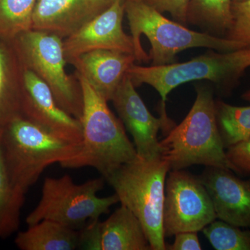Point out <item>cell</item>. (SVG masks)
<instances>
[{"label":"cell","instance_id":"1","mask_svg":"<svg viewBox=\"0 0 250 250\" xmlns=\"http://www.w3.org/2000/svg\"><path fill=\"white\" fill-rule=\"evenodd\" d=\"M125 12L134 42L136 61H151V65L173 63L177 54L188 49L204 47L229 52L245 47L236 41L191 30L170 21L144 0H126Z\"/></svg>","mask_w":250,"mask_h":250},{"label":"cell","instance_id":"2","mask_svg":"<svg viewBox=\"0 0 250 250\" xmlns=\"http://www.w3.org/2000/svg\"><path fill=\"white\" fill-rule=\"evenodd\" d=\"M75 75L80 81L83 96L80 121L82 141L79 152L60 166L71 169L93 167L106 180L121 166L137 159V152L121 119L108 107V102L83 77L76 72Z\"/></svg>","mask_w":250,"mask_h":250},{"label":"cell","instance_id":"3","mask_svg":"<svg viewBox=\"0 0 250 250\" xmlns=\"http://www.w3.org/2000/svg\"><path fill=\"white\" fill-rule=\"evenodd\" d=\"M196 92L195 103L183 121L159 141L161 157L170 170L203 165L233 171L219 132L213 91L199 85Z\"/></svg>","mask_w":250,"mask_h":250},{"label":"cell","instance_id":"4","mask_svg":"<svg viewBox=\"0 0 250 250\" xmlns=\"http://www.w3.org/2000/svg\"><path fill=\"white\" fill-rule=\"evenodd\" d=\"M0 145L10 179L27 193L47 167L75 156L81 143L65 141L19 116L1 131Z\"/></svg>","mask_w":250,"mask_h":250},{"label":"cell","instance_id":"5","mask_svg":"<svg viewBox=\"0 0 250 250\" xmlns=\"http://www.w3.org/2000/svg\"><path fill=\"white\" fill-rule=\"evenodd\" d=\"M167 161L137 159L121 166L106 181L114 189L119 202L139 219L152 250H165L164 204Z\"/></svg>","mask_w":250,"mask_h":250},{"label":"cell","instance_id":"6","mask_svg":"<svg viewBox=\"0 0 250 250\" xmlns=\"http://www.w3.org/2000/svg\"><path fill=\"white\" fill-rule=\"evenodd\" d=\"M249 67L250 48L229 52L211 49L186 62L150 66L134 63L127 75L136 88L144 83L153 87L165 105L172 90L193 81H210L223 90H230Z\"/></svg>","mask_w":250,"mask_h":250},{"label":"cell","instance_id":"7","mask_svg":"<svg viewBox=\"0 0 250 250\" xmlns=\"http://www.w3.org/2000/svg\"><path fill=\"white\" fill-rule=\"evenodd\" d=\"M104 179H90L76 184L68 174L60 178L46 177L42 184L41 198L35 208L26 218L28 226L42 220H49L77 229L86 224L100 220L119 202L116 193L100 197Z\"/></svg>","mask_w":250,"mask_h":250},{"label":"cell","instance_id":"8","mask_svg":"<svg viewBox=\"0 0 250 250\" xmlns=\"http://www.w3.org/2000/svg\"><path fill=\"white\" fill-rule=\"evenodd\" d=\"M24 67L48 85L59 106L82 119L83 96L76 75H67L63 39L45 31L30 30L13 40Z\"/></svg>","mask_w":250,"mask_h":250},{"label":"cell","instance_id":"9","mask_svg":"<svg viewBox=\"0 0 250 250\" xmlns=\"http://www.w3.org/2000/svg\"><path fill=\"white\" fill-rule=\"evenodd\" d=\"M216 219L213 202L200 177L184 169L171 170L166 181L164 236L198 232Z\"/></svg>","mask_w":250,"mask_h":250},{"label":"cell","instance_id":"10","mask_svg":"<svg viewBox=\"0 0 250 250\" xmlns=\"http://www.w3.org/2000/svg\"><path fill=\"white\" fill-rule=\"evenodd\" d=\"M111 101L120 119L134 139L137 155L145 160L161 157L159 130L170 131L175 126L167 116L165 107L156 118L145 104L127 73L122 81Z\"/></svg>","mask_w":250,"mask_h":250},{"label":"cell","instance_id":"11","mask_svg":"<svg viewBox=\"0 0 250 250\" xmlns=\"http://www.w3.org/2000/svg\"><path fill=\"white\" fill-rule=\"evenodd\" d=\"M125 14V2L116 0L107 9L63 39L67 63L82 54L97 49L121 51L135 56L132 37L127 35L123 27Z\"/></svg>","mask_w":250,"mask_h":250},{"label":"cell","instance_id":"12","mask_svg":"<svg viewBox=\"0 0 250 250\" xmlns=\"http://www.w3.org/2000/svg\"><path fill=\"white\" fill-rule=\"evenodd\" d=\"M22 116L51 134L80 144L82 126L80 120L62 109L45 82L24 68Z\"/></svg>","mask_w":250,"mask_h":250},{"label":"cell","instance_id":"13","mask_svg":"<svg viewBox=\"0 0 250 250\" xmlns=\"http://www.w3.org/2000/svg\"><path fill=\"white\" fill-rule=\"evenodd\" d=\"M88 250H152L141 222L124 205L104 221L95 220L80 231V246Z\"/></svg>","mask_w":250,"mask_h":250},{"label":"cell","instance_id":"14","mask_svg":"<svg viewBox=\"0 0 250 250\" xmlns=\"http://www.w3.org/2000/svg\"><path fill=\"white\" fill-rule=\"evenodd\" d=\"M229 169L206 167L200 180L209 194L217 219L242 228H250V181Z\"/></svg>","mask_w":250,"mask_h":250},{"label":"cell","instance_id":"15","mask_svg":"<svg viewBox=\"0 0 250 250\" xmlns=\"http://www.w3.org/2000/svg\"><path fill=\"white\" fill-rule=\"evenodd\" d=\"M111 5L107 0H37L32 29L65 39Z\"/></svg>","mask_w":250,"mask_h":250},{"label":"cell","instance_id":"16","mask_svg":"<svg viewBox=\"0 0 250 250\" xmlns=\"http://www.w3.org/2000/svg\"><path fill=\"white\" fill-rule=\"evenodd\" d=\"M136 61L134 54L97 49L82 54L69 64L75 67V72L83 77L100 96L109 102Z\"/></svg>","mask_w":250,"mask_h":250},{"label":"cell","instance_id":"17","mask_svg":"<svg viewBox=\"0 0 250 250\" xmlns=\"http://www.w3.org/2000/svg\"><path fill=\"white\" fill-rule=\"evenodd\" d=\"M24 68L13 41L0 39V133L22 116Z\"/></svg>","mask_w":250,"mask_h":250},{"label":"cell","instance_id":"18","mask_svg":"<svg viewBox=\"0 0 250 250\" xmlns=\"http://www.w3.org/2000/svg\"><path fill=\"white\" fill-rule=\"evenodd\" d=\"M15 244L21 250H74L80 248V231L42 220L20 231Z\"/></svg>","mask_w":250,"mask_h":250},{"label":"cell","instance_id":"19","mask_svg":"<svg viewBox=\"0 0 250 250\" xmlns=\"http://www.w3.org/2000/svg\"><path fill=\"white\" fill-rule=\"evenodd\" d=\"M233 0H191L187 24L211 35L225 37L232 22Z\"/></svg>","mask_w":250,"mask_h":250},{"label":"cell","instance_id":"20","mask_svg":"<svg viewBox=\"0 0 250 250\" xmlns=\"http://www.w3.org/2000/svg\"><path fill=\"white\" fill-rule=\"evenodd\" d=\"M25 194L10 179L0 145V239L7 238L19 229Z\"/></svg>","mask_w":250,"mask_h":250},{"label":"cell","instance_id":"21","mask_svg":"<svg viewBox=\"0 0 250 250\" xmlns=\"http://www.w3.org/2000/svg\"><path fill=\"white\" fill-rule=\"evenodd\" d=\"M215 116L225 149L250 137V106H236L215 101Z\"/></svg>","mask_w":250,"mask_h":250},{"label":"cell","instance_id":"22","mask_svg":"<svg viewBox=\"0 0 250 250\" xmlns=\"http://www.w3.org/2000/svg\"><path fill=\"white\" fill-rule=\"evenodd\" d=\"M37 0H0V39L13 41L32 29Z\"/></svg>","mask_w":250,"mask_h":250},{"label":"cell","instance_id":"23","mask_svg":"<svg viewBox=\"0 0 250 250\" xmlns=\"http://www.w3.org/2000/svg\"><path fill=\"white\" fill-rule=\"evenodd\" d=\"M202 231L215 250H250V230L216 219Z\"/></svg>","mask_w":250,"mask_h":250},{"label":"cell","instance_id":"24","mask_svg":"<svg viewBox=\"0 0 250 250\" xmlns=\"http://www.w3.org/2000/svg\"><path fill=\"white\" fill-rule=\"evenodd\" d=\"M232 22L225 38L250 48V0L233 1Z\"/></svg>","mask_w":250,"mask_h":250},{"label":"cell","instance_id":"25","mask_svg":"<svg viewBox=\"0 0 250 250\" xmlns=\"http://www.w3.org/2000/svg\"><path fill=\"white\" fill-rule=\"evenodd\" d=\"M226 156L238 174H250V137L227 148Z\"/></svg>","mask_w":250,"mask_h":250},{"label":"cell","instance_id":"26","mask_svg":"<svg viewBox=\"0 0 250 250\" xmlns=\"http://www.w3.org/2000/svg\"><path fill=\"white\" fill-rule=\"evenodd\" d=\"M191 0H146V2L161 14L169 13L172 18L182 24H187V12Z\"/></svg>","mask_w":250,"mask_h":250},{"label":"cell","instance_id":"27","mask_svg":"<svg viewBox=\"0 0 250 250\" xmlns=\"http://www.w3.org/2000/svg\"><path fill=\"white\" fill-rule=\"evenodd\" d=\"M197 232L184 231L174 235L172 244L167 246L166 250H201L202 246L199 241Z\"/></svg>","mask_w":250,"mask_h":250},{"label":"cell","instance_id":"28","mask_svg":"<svg viewBox=\"0 0 250 250\" xmlns=\"http://www.w3.org/2000/svg\"><path fill=\"white\" fill-rule=\"evenodd\" d=\"M242 98L250 103V88L242 95Z\"/></svg>","mask_w":250,"mask_h":250},{"label":"cell","instance_id":"29","mask_svg":"<svg viewBox=\"0 0 250 250\" xmlns=\"http://www.w3.org/2000/svg\"><path fill=\"white\" fill-rule=\"evenodd\" d=\"M107 1H108V2L110 3V4H113V2H114V1H116V0H107ZM121 1H123V2H125V1H126V0H121Z\"/></svg>","mask_w":250,"mask_h":250},{"label":"cell","instance_id":"30","mask_svg":"<svg viewBox=\"0 0 250 250\" xmlns=\"http://www.w3.org/2000/svg\"><path fill=\"white\" fill-rule=\"evenodd\" d=\"M243 1V0H233V1Z\"/></svg>","mask_w":250,"mask_h":250},{"label":"cell","instance_id":"31","mask_svg":"<svg viewBox=\"0 0 250 250\" xmlns=\"http://www.w3.org/2000/svg\"><path fill=\"white\" fill-rule=\"evenodd\" d=\"M144 1H146V0H144Z\"/></svg>","mask_w":250,"mask_h":250}]
</instances>
